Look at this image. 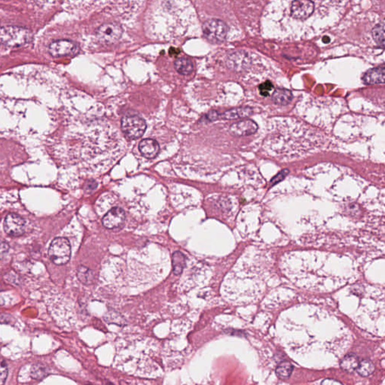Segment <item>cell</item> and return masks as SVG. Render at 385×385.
I'll return each mask as SVG.
<instances>
[{
  "instance_id": "ac0fdd59",
  "label": "cell",
  "mask_w": 385,
  "mask_h": 385,
  "mask_svg": "<svg viewBox=\"0 0 385 385\" xmlns=\"http://www.w3.org/2000/svg\"><path fill=\"white\" fill-rule=\"evenodd\" d=\"M77 277L81 282L87 285L91 284L94 280L93 271L84 266H81L78 268Z\"/></svg>"
},
{
  "instance_id": "44dd1931",
  "label": "cell",
  "mask_w": 385,
  "mask_h": 385,
  "mask_svg": "<svg viewBox=\"0 0 385 385\" xmlns=\"http://www.w3.org/2000/svg\"><path fill=\"white\" fill-rule=\"evenodd\" d=\"M372 34H373L375 42L383 48L385 46V26H384L383 23L376 25L373 29Z\"/></svg>"
},
{
  "instance_id": "9a60e30c",
  "label": "cell",
  "mask_w": 385,
  "mask_h": 385,
  "mask_svg": "<svg viewBox=\"0 0 385 385\" xmlns=\"http://www.w3.org/2000/svg\"><path fill=\"white\" fill-rule=\"evenodd\" d=\"M174 65L178 72L184 75H190L194 68L192 61L186 58H181L176 60Z\"/></svg>"
},
{
  "instance_id": "9c48e42d",
  "label": "cell",
  "mask_w": 385,
  "mask_h": 385,
  "mask_svg": "<svg viewBox=\"0 0 385 385\" xmlns=\"http://www.w3.org/2000/svg\"><path fill=\"white\" fill-rule=\"evenodd\" d=\"M125 211L122 208L115 207L104 216L103 224L106 228L114 230L122 227L125 223Z\"/></svg>"
},
{
  "instance_id": "603a6c76",
  "label": "cell",
  "mask_w": 385,
  "mask_h": 385,
  "mask_svg": "<svg viewBox=\"0 0 385 385\" xmlns=\"http://www.w3.org/2000/svg\"><path fill=\"white\" fill-rule=\"evenodd\" d=\"M8 366L3 359L0 358V385H4L8 377Z\"/></svg>"
},
{
  "instance_id": "e0dca14e",
  "label": "cell",
  "mask_w": 385,
  "mask_h": 385,
  "mask_svg": "<svg viewBox=\"0 0 385 385\" xmlns=\"http://www.w3.org/2000/svg\"><path fill=\"white\" fill-rule=\"evenodd\" d=\"M173 272L176 275H180L186 266V257L181 252H176L172 257Z\"/></svg>"
},
{
  "instance_id": "8992f818",
  "label": "cell",
  "mask_w": 385,
  "mask_h": 385,
  "mask_svg": "<svg viewBox=\"0 0 385 385\" xmlns=\"http://www.w3.org/2000/svg\"><path fill=\"white\" fill-rule=\"evenodd\" d=\"M123 34L122 26L116 23H104L96 30V38L101 42L112 44L119 40Z\"/></svg>"
},
{
  "instance_id": "f1b7e54d",
  "label": "cell",
  "mask_w": 385,
  "mask_h": 385,
  "mask_svg": "<svg viewBox=\"0 0 385 385\" xmlns=\"http://www.w3.org/2000/svg\"><path fill=\"white\" fill-rule=\"evenodd\" d=\"M322 41H323V42H324V43H329V42H330V39H329L328 36H324V37L322 39Z\"/></svg>"
},
{
  "instance_id": "5bb4252c",
  "label": "cell",
  "mask_w": 385,
  "mask_h": 385,
  "mask_svg": "<svg viewBox=\"0 0 385 385\" xmlns=\"http://www.w3.org/2000/svg\"><path fill=\"white\" fill-rule=\"evenodd\" d=\"M292 100V93L287 89H277L272 96V102L278 106H287Z\"/></svg>"
},
{
  "instance_id": "277c9868",
  "label": "cell",
  "mask_w": 385,
  "mask_h": 385,
  "mask_svg": "<svg viewBox=\"0 0 385 385\" xmlns=\"http://www.w3.org/2000/svg\"><path fill=\"white\" fill-rule=\"evenodd\" d=\"M146 128V122L137 115H126L122 118V130L130 139H136L142 136Z\"/></svg>"
},
{
  "instance_id": "ffe728a7",
  "label": "cell",
  "mask_w": 385,
  "mask_h": 385,
  "mask_svg": "<svg viewBox=\"0 0 385 385\" xmlns=\"http://www.w3.org/2000/svg\"><path fill=\"white\" fill-rule=\"evenodd\" d=\"M356 371L360 376L367 377L375 371V366L370 360H364L360 362Z\"/></svg>"
},
{
  "instance_id": "30bf717a",
  "label": "cell",
  "mask_w": 385,
  "mask_h": 385,
  "mask_svg": "<svg viewBox=\"0 0 385 385\" xmlns=\"http://www.w3.org/2000/svg\"><path fill=\"white\" fill-rule=\"evenodd\" d=\"M258 126L252 120H245L236 122L230 126V132L234 136H249L257 131Z\"/></svg>"
},
{
  "instance_id": "d6986e66",
  "label": "cell",
  "mask_w": 385,
  "mask_h": 385,
  "mask_svg": "<svg viewBox=\"0 0 385 385\" xmlns=\"http://www.w3.org/2000/svg\"><path fill=\"white\" fill-rule=\"evenodd\" d=\"M294 367L288 361H283L277 367L275 373L277 376L281 379H287L291 377Z\"/></svg>"
},
{
  "instance_id": "ba28073f",
  "label": "cell",
  "mask_w": 385,
  "mask_h": 385,
  "mask_svg": "<svg viewBox=\"0 0 385 385\" xmlns=\"http://www.w3.org/2000/svg\"><path fill=\"white\" fill-rule=\"evenodd\" d=\"M315 11V4L309 0H297L291 4V14L297 20L309 18Z\"/></svg>"
},
{
  "instance_id": "5b68a950",
  "label": "cell",
  "mask_w": 385,
  "mask_h": 385,
  "mask_svg": "<svg viewBox=\"0 0 385 385\" xmlns=\"http://www.w3.org/2000/svg\"><path fill=\"white\" fill-rule=\"evenodd\" d=\"M48 52L54 58L72 56L79 52V45L72 41L61 39L52 42L48 47Z\"/></svg>"
},
{
  "instance_id": "7c38bea8",
  "label": "cell",
  "mask_w": 385,
  "mask_h": 385,
  "mask_svg": "<svg viewBox=\"0 0 385 385\" xmlns=\"http://www.w3.org/2000/svg\"><path fill=\"white\" fill-rule=\"evenodd\" d=\"M364 82L366 84H380L385 83V67L380 66L372 68L364 75Z\"/></svg>"
},
{
  "instance_id": "d4e9b609",
  "label": "cell",
  "mask_w": 385,
  "mask_h": 385,
  "mask_svg": "<svg viewBox=\"0 0 385 385\" xmlns=\"http://www.w3.org/2000/svg\"><path fill=\"white\" fill-rule=\"evenodd\" d=\"M9 251V246L4 241H0V259L5 257Z\"/></svg>"
},
{
  "instance_id": "cb8c5ba5",
  "label": "cell",
  "mask_w": 385,
  "mask_h": 385,
  "mask_svg": "<svg viewBox=\"0 0 385 385\" xmlns=\"http://www.w3.org/2000/svg\"><path fill=\"white\" fill-rule=\"evenodd\" d=\"M273 89L274 85L269 81H265L259 86V93L263 96H269V93L272 90H273Z\"/></svg>"
},
{
  "instance_id": "52a82bcc",
  "label": "cell",
  "mask_w": 385,
  "mask_h": 385,
  "mask_svg": "<svg viewBox=\"0 0 385 385\" xmlns=\"http://www.w3.org/2000/svg\"><path fill=\"white\" fill-rule=\"evenodd\" d=\"M4 230L9 236L18 237L24 233L25 221L18 214H8L4 221Z\"/></svg>"
},
{
  "instance_id": "6da1fadb",
  "label": "cell",
  "mask_w": 385,
  "mask_h": 385,
  "mask_svg": "<svg viewBox=\"0 0 385 385\" xmlns=\"http://www.w3.org/2000/svg\"><path fill=\"white\" fill-rule=\"evenodd\" d=\"M31 31L29 29L18 26H0V44L15 48L29 43L32 39Z\"/></svg>"
},
{
  "instance_id": "7402d4cb",
  "label": "cell",
  "mask_w": 385,
  "mask_h": 385,
  "mask_svg": "<svg viewBox=\"0 0 385 385\" xmlns=\"http://www.w3.org/2000/svg\"><path fill=\"white\" fill-rule=\"evenodd\" d=\"M48 374L49 373H48V369L43 364H36L32 367L31 376L33 379L41 380V379L46 377Z\"/></svg>"
},
{
  "instance_id": "83f0119b",
  "label": "cell",
  "mask_w": 385,
  "mask_h": 385,
  "mask_svg": "<svg viewBox=\"0 0 385 385\" xmlns=\"http://www.w3.org/2000/svg\"><path fill=\"white\" fill-rule=\"evenodd\" d=\"M287 173H288V171H287V170H284V171L281 172V173H280L278 175V176H275V177L273 179H272V185H274V184L277 183V182H280V181L282 180V179H284V177H285V176H287Z\"/></svg>"
},
{
  "instance_id": "7a4b0ae2",
  "label": "cell",
  "mask_w": 385,
  "mask_h": 385,
  "mask_svg": "<svg viewBox=\"0 0 385 385\" xmlns=\"http://www.w3.org/2000/svg\"><path fill=\"white\" fill-rule=\"evenodd\" d=\"M48 257L52 262L61 266L67 263L71 257V246L66 238H56L48 249Z\"/></svg>"
},
{
  "instance_id": "484cf974",
  "label": "cell",
  "mask_w": 385,
  "mask_h": 385,
  "mask_svg": "<svg viewBox=\"0 0 385 385\" xmlns=\"http://www.w3.org/2000/svg\"><path fill=\"white\" fill-rule=\"evenodd\" d=\"M96 187H97V183L94 180H89L86 182L84 188L86 191L89 192V191H92L96 189Z\"/></svg>"
},
{
  "instance_id": "2e32d148",
  "label": "cell",
  "mask_w": 385,
  "mask_h": 385,
  "mask_svg": "<svg viewBox=\"0 0 385 385\" xmlns=\"http://www.w3.org/2000/svg\"><path fill=\"white\" fill-rule=\"evenodd\" d=\"M360 364L358 357L356 354H350L345 356L340 363V367L342 370L348 373H353L357 370Z\"/></svg>"
},
{
  "instance_id": "3957f363",
  "label": "cell",
  "mask_w": 385,
  "mask_h": 385,
  "mask_svg": "<svg viewBox=\"0 0 385 385\" xmlns=\"http://www.w3.org/2000/svg\"><path fill=\"white\" fill-rule=\"evenodd\" d=\"M204 36L211 42L219 43L225 40L228 33V27L222 20L209 19L202 25Z\"/></svg>"
},
{
  "instance_id": "4316f807",
  "label": "cell",
  "mask_w": 385,
  "mask_h": 385,
  "mask_svg": "<svg viewBox=\"0 0 385 385\" xmlns=\"http://www.w3.org/2000/svg\"><path fill=\"white\" fill-rule=\"evenodd\" d=\"M321 385H343V384L341 383L339 381L335 380V379H326L322 381Z\"/></svg>"
},
{
  "instance_id": "8fae6325",
  "label": "cell",
  "mask_w": 385,
  "mask_h": 385,
  "mask_svg": "<svg viewBox=\"0 0 385 385\" xmlns=\"http://www.w3.org/2000/svg\"><path fill=\"white\" fill-rule=\"evenodd\" d=\"M141 154L148 159H153L157 157L160 151V146L158 142L156 140L151 138H145L143 139L138 145Z\"/></svg>"
},
{
  "instance_id": "4fadbf2b",
  "label": "cell",
  "mask_w": 385,
  "mask_h": 385,
  "mask_svg": "<svg viewBox=\"0 0 385 385\" xmlns=\"http://www.w3.org/2000/svg\"><path fill=\"white\" fill-rule=\"evenodd\" d=\"M253 113V110L250 107H240L230 109L219 115V118L224 120H236L247 118Z\"/></svg>"
}]
</instances>
